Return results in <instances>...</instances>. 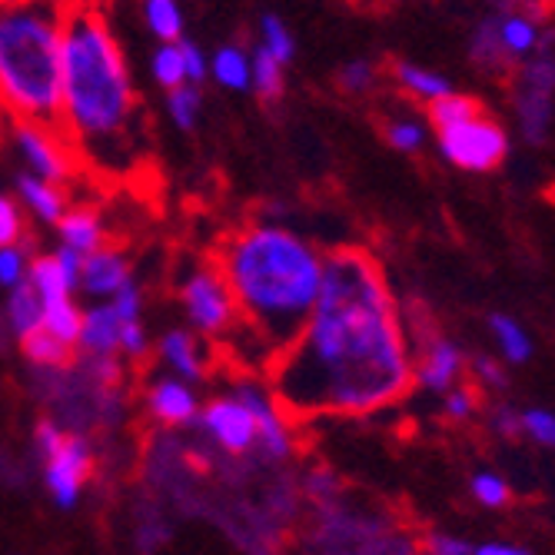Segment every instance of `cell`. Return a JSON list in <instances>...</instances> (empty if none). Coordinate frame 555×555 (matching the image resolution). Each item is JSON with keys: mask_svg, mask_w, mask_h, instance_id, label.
Listing matches in <instances>:
<instances>
[{"mask_svg": "<svg viewBox=\"0 0 555 555\" xmlns=\"http://www.w3.org/2000/svg\"><path fill=\"white\" fill-rule=\"evenodd\" d=\"M410 389V349L379 263L357 246L333 249L307 326L270 366L280 413L286 423L366 416Z\"/></svg>", "mask_w": 555, "mask_h": 555, "instance_id": "1", "label": "cell"}, {"mask_svg": "<svg viewBox=\"0 0 555 555\" xmlns=\"http://www.w3.org/2000/svg\"><path fill=\"white\" fill-rule=\"evenodd\" d=\"M64 120L77 157L107 177L133 167L140 96L96 0H61Z\"/></svg>", "mask_w": 555, "mask_h": 555, "instance_id": "2", "label": "cell"}, {"mask_svg": "<svg viewBox=\"0 0 555 555\" xmlns=\"http://www.w3.org/2000/svg\"><path fill=\"white\" fill-rule=\"evenodd\" d=\"M217 267L230 283L243 330L257 339L270 370L317 307L320 249L283 227H246L220 243Z\"/></svg>", "mask_w": 555, "mask_h": 555, "instance_id": "3", "label": "cell"}, {"mask_svg": "<svg viewBox=\"0 0 555 555\" xmlns=\"http://www.w3.org/2000/svg\"><path fill=\"white\" fill-rule=\"evenodd\" d=\"M0 107L70 143L61 0H0Z\"/></svg>", "mask_w": 555, "mask_h": 555, "instance_id": "4", "label": "cell"}, {"mask_svg": "<svg viewBox=\"0 0 555 555\" xmlns=\"http://www.w3.org/2000/svg\"><path fill=\"white\" fill-rule=\"evenodd\" d=\"M180 302L186 310V320L210 339H230L240 326V310L230 293L227 276L220 273L217 260L199 263L180 286Z\"/></svg>", "mask_w": 555, "mask_h": 555, "instance_id": "5", "label": "cell"}, {"mask_svg": "<svg viewBox=\"0 0 555 555\" xmlns=\"http://www.w3.org/2000/svg\"><path fill=\"white\" fill-rule=\"evenodd\" d=\"M439 146H442L446 160H452L463 170H473V173L495 170L509 154L506 133H502V127L495 120H489L486 114L439 130Z\"/></svg>", "mask_w": 555, "mask_h": 555, "instance_id": "6", "label": "cell"}, {"mask_svg": "<svg viewBox=\"0 0 555 555\" xmlns=\"http://www.w3.org/2000/svg\"><path fill=\"white\" fill-rule=\"evenodd\" d=\"M233 399H240L243 406L249 410L257 423V446H260V456L267 463H283L289 452H293V436H289V426H286V416L280 413L276 399L270 392V386H260L254 379L240 376L233 383Z\"/></svg>", "mask_w": 555, "mask_h": 555, "instance_id": "7", "label": "cell"}, {"mask_svg": "<svg viewBox=\"0 0 555 555\" xmlns=\"http://www.w3.org/2000/svg\"><path fill=\"white\" fill-rule=\"evenodd\" d=\"M93 473V446L83 433H67L64 446L43 463V482L61 509H74Z\"/></svg>", "mask_w": 555, "mask_h": 555, "instance_id": "8", "label": "cell"}, {"mask_svg": "<svg viewBox=\"0 0 555 555\" xmlns=\"http://www.w3.org/2000/svg\"><path fill=\"white\" fill-rule=\"evenodd\" d=\"M14 140L24 150V157L30 160V167L40 173V180L50 183H67L77 170V154L67 140H61L57 133H50L43 127L14 120Z\"/></svg>", "mask_w": 555, "mask_h": 555, "instance_id": "9", "label": "cell"}, {"mask_svg": "<svg viewBox=\"0 0 555 555\" xmlns=\"http://www.w3.org/2000/svg\"><path fill=\"white\" fill-rule=\"evenodd\" d=\"M199 426L204 433L227 449L230 456H249L257 449V423L249 416V410L233 396H220L207 402L204 413H199Z\"/></svg>", "mask_w": 555, "mask_h": 555, "instance_id": "10", "label": "cell"}, {"mask_svg": "<svg viewBox=\"0 0 555 555\" xmlns=\"http://www.w3.org/2000/svg\"><path fill=\"white\" fill-rule=\"evenodd\" d=\"M130 283V263L120 249L114 246H100L93 254L83 257V267H80V283L83 293L90 296H114L120 286Z\"/></svg>", "mask_w": 555, "mask_h": 555, "instance_id": "11", "label": "cell"}, {"mask_svg": "<svg viewBox=\"0 0 555 555\" xmlns=\"http://www.w3.org/2000/svg\"><path fill=\"white\" fill-rule=\"evenodd\" d=\"M146 410L160 426H186L196 420V396L177 379H157L146 389Z\"/></svg>", "mask_w": 555, "mask_h": 555, "instance_id": "12", "label": "cell"}, {"mask_svg": "<svg viewBox=\"0 0 555 555\" xmlns=\"http://www.w3.org/2000/svg\"><path fill=\"white\" fill-rule=\"evenodd\" d=\"M117 339H120V320H117L111 302H107V307H93V310L83 313L77 346L87 352V357H114Z\"/></svg>", "mask_w": 555, "mask_h": 555, "instance_id": "13", "label": "cell"}, {"mask_svg": "<svg viewBox=\"0 0 555 555\" xmlns=\"http://www.w3.org/2000/svg\"><path fill=\"white\" fill-rule=\"evenodd\" d=\"M160 357L167 360V366L173 373H180L183 379H204L207 376V357L204 346H199L196 336L183 333V330H170L160 343Z\"/></svg>", "mask_w": 555, "mask_h": 555, "instance_id": "14", "label": "cell"}, {"mask_svg": "<svg viewBox=\"0 0 555 555\" xmlns=\"http://www.w3.org/2000/svg\"><path fill=\"white\" fill-rule=\"evenodd\" d=\"M4 323L17 339H24L27 333L43 326V299L27 276L14 286V293L8 299V320Z\"/></svg>", "mask_w": 555, "mask_h": 555, "instance_id": "15", "label": "cell"}, {"mask_svg": "<svg viewBox=\"0 0 555 555\" xmlns=\"http://www.w3.org/2000/svg\"><path fill=\"white\" fill-rule=\"evenodd\" d=\"M21 349H24V357L34 370H70L77 360H74V346L61 343L57 336H50L43 326L27 333L21 339Z\"/></svg>", "mask_w": 555, "mask_h": 555, "instance_id": "16", "label": "cell"}, {"mask_svg": "<svg viewBox=\"0 0 555 555\" xmlns=\"http://www.w3.org/2000/svg\"><path fill=\"white\" fill-rule=\"evenodd\" d=\"M17 190L27 199V207L40 220H47V223H57L67 214V196H64L61 183H50V180H37L30 173H21L17 177Z\"/></svg>", "mask_w": 555, "mask_h": 555, "instance_id": "17", "label": "cell"}, {"mask_svg": "<svg viewBox=\"0 0 555 555\" xmlns=\"http://www.w3.org/2000/svg\"><path fill=\"white\" fill-rule=\"evenodd\" d=\"M61 236H64V246L77 249V254H93V249L104 246V223L100 217L90 210V207H77V210H67L61 220Z\"/></svg>", "mask_w": 555, "mask_h": 555, "instance_id": "18", "label": "cell"}, {"mask_svg": "<svg viewBox=\"0 0 555 555\" xmlns=\"http://www.w3.org/2000/svg\"><path fill=\"white\" fill-rule=\"evenodd\" d=\"M460 366H463V357H460V349L446 343V339H436L429 349H426V357L420 363V383L442 392L452 386V379L460 376Z\"/></svg>", "mask_w": 555, "mask_h": 555, "instance_id": "19", "label": "cell"}, {"mask_svg": "<svg viewBox=\"0 0 555 555\" xmlns=\"http://www.w3.org/2000/svg\"><path fill=\"white\" fill-rule=\"evenodd\" d=\"M552 104H555V93H542V90H529L519 87L516 90V107H519V124L529 143H542L548 127H552Z\"/></svg>", "mask_w": 555, "mask_h": 555, "instance_id": "20", "label": "cell"}, {"mask_svg": "<svg viewBox=\"0 0 555 555\" xmlns=\"http://www.w3.org/2000/svg\"><path fill=\"white\" fill-rule=\"evenodd\" d=\"M469 54L489 74H506L509 70L513 57L506 54V47H502V40H499V17H489V21H482L476 27L473 43H469Z\"/></svg>", "mask_w": 555, "mask_h": 555, "instance_id": "21", "label": "cell"}, {"mask_svg": "<svg viewBox=\"0 0 555 555\" xmlns=\"http://www.w3.org/2000/svg\"><path fill=\"white\" fill-rule=\"evenodd\" d=\"M249 87L257 90V96L263 100V104H280L283 100V64L270 54L267 47H260L254 61H249Z\"/></svg>", "mask_w": 555, "mask_h": 555, "instance_id": "22", "label": "cell"}, {"mask_svg": "<svg viewBox=\"0 0 555 555\" xmlns=\"http://www.w3.org/2000/svg\"><path fill=\"white\" fill-rule=\"evenodd\" d=\"M80 326H83V313L74 307L70 296H61L54 302H43V330L50 336H57L67 346H77L80 339Z\"/></svg>", "mask_w": 555, "mask_h": 555, "instance_id": "23", "label": "cell"}, {"mask_svg": "<svg viewBox=\"0 0 555 555\" xmlns=\"http://www.w3.org/2000/svg\"><path fill=\"white\" fill-rule=\"evenodd\" d=\"M486 114L482 104L476 96H466V93H446V96H436L429 100V120L436 130H446V127H456L463 120H473Z\"/></svg>", "mask_w": 555, "mask_h": 555, "instance_id": "24", "label": "cell"}, {"mask_svg": "<svg viewBox=\"0 0 555 555\" xmlns=\"http://www.w3.org/2000/svg\"><path fill=\"white\" fill-rule=\"evenodd\" d=\"M499 40H502V47H506L509 57H522L539 43V30L529 17L506 14V17H499Z\"/></svg>", "mask_w": 555, "mask_h": 555, "instance_id": "25", "label": "cell"}, {"mask_svg": "<svg viewBox=\"0 0 555 555\" xmlns=\"http://www.w3.org/2000/svg\"><path fill=\"white\" fill-rule=\"evenodd\" d=\"M392 77L406 87V90H413L416 96H423V100H436V96H446V93H452V87H449V80L446 77H439V74H429V70H423V67H413V64H392Z\"/></svg>", "mask_w": 555, "mask_h": 555, "instance_id": "26", "label": "cell"}, {"mask_svg": "<svg viewBox=\"0 0 555 555\" xmlns=\"http://www.w3.org/2000/svg\"><path fill=\"white\" fill-rule=\"evenodd\" d=\"M27 280L34 283V289L40 293L43 302H54L61 296H70V286H67L61 267H57V257H37L30 263V276Z\"/></svg>", "mask_w": 555, "mask_h": 555, "instance_id": "27", "label": "cell"}, {"mask_svg": "<svg viewBox=\"0 0 555 555\" xmlns=\"http://www.w3.org/2000/svg\"><path fill=\"white\" fill-rule=\"evenodd\" d=\"M143 14H146L150 30H154L164 43L180 40V34H183V17H180V11H177L173 0H146V4H143Z\"/></svg>", "mask_w": 555, "mask_h": 555, "instance_id": "28", "label": "cell"}, {"mask_svg": "<svg viewBox=\"0 0 555 555\" xmlns=\"http://www.w3.org/2000/svg\"><path fill=\"white\" fill-rule=\"evenodd\" d=\"M214 74L223 87L230 90H246L249 87V57L240 47H223L214 57Z\"/></svg>", "mask_w": 555, "mask_h": 555, "instance_id": "29", "label": "cell"}, {"mask_svg": "<svg viewBox=\"0 0 555 555\" xmlns=\"http://www.w3.org/2000/svg\"><path fill=\"white\" fill-rule=\"evenodd\" d=\"M489 323H492V333H495L502 352H506L513 363H526L532 357V343H529V336L522 333V326L516 320H509V317H492Z\"/></svg>", "mask_w": 555, "mask_h": 555, "instance_id": "30", "label": "cell"}, {"mask_svg": "<svg viewBox=\"0 0 555 555\" xmlns=\"http://www.w3.org/2000/svg\"><path fill=\"white\" fill-rule=\"evenodd\" d=\"M154 77L160 80V87L173 90V87H183L186 80V67H183V50L180 43H164L154 57Z\"/></svg>", "mask_w": 555, "mask_h": 555, "instance_id": "31", "label": "cell"}, {"mask_svg": "<svg viewBox=\"0 0 555 555\" xmlns=\"http://www.w3.org/2000/svg\"><path fill=\"white\" fill-rule=\"evenodd\" d=\"M24 240H30V230L24 223L21 207L11 196H0V246H17Z\"/></svg>", "mask_w": 555, "mask_h": 555, "instance_id": "32", "label": "cell"}, {"mask_svg": "<svg viewBox=\"0 0 555 555\" xmlns=\"http://www.w3.org/2000/svg\"><path fill=\"white\" fill-rule=\"evenodd\" d=\"M263 47L270 50V54H273L280 64H289V61L296 57V43H293L289 30H286L283 21L273 17V14L263 17Z\"/></svg>", "mask_w": 555, "mask_h": 555, "instance_id": "33", "label": "cell"}, {"mask_svg": "<svg viewBox=\"0 0 555 555\" xmlns=\"http://www.w3.org/2000/svg\"><path fill=\"white\" fill-rule=\"evenodd\" d=\"M167 107H170V117H173L177 127L193 130L196 114H199V93H196V87H173Z\"/></svg>", "mask_w": 555, "mask_h": 555, "instance_id": "34", "label": "cell"}, {"mask_svg": "<svg viewBox=\"0 0 555 555\" xmlns=\"http://www.w3.org/2000/svg\"><path fill=\"white\" fill-rule=\"evenodd\" d=\"M336 83H339V90H346V93H366V90L376 83V67H373L370 61H349V64L339 70Z\"/></svg>", "mask_w": 555, "mask_h": 555, "instance_id": "35", "label": "cell"}, {"mask_svg": "<svg viewBox=\"0 0 555 555\" xmlns=\"http://www.w3.org/2000/svg\"><path fill=\"white\" fill-rule=\"evenodd\" d=\"M64 439H67V433H64V426L57 423V420H43L37 429H34V456L40 460V463H47L54 452L64 446Z\"/></svg>", "mask_w": 555, "mask_h": 555, "instance_id": "36", "label": "cell"}, {"mask_svg": "<svg viewBox=\"0 0 555 555\" xmlns=\"http://www.w3.org/2000/svg\"><path fill=\"white\" fill-rule=\"evenodd\" d=\"M27 276L24 246H0V286H17Z\"/></svg>", "mask_w": 555, "mask_h": 555, "instance_id": "37", "label": "cell"}, {"mask_svg": "<svg viewBox=\"0 0 555 555\" xmlns=\"http://www.w3.org/2000/svg\"><path fill=\"white\" fill-rule=\"evenodd\" d=\"M473 492H476V499L482 502V506H492V509L506 506V502H509V486L502 482L499 476H489V473H479L473 479Z\"/></svg>", "mask_w": 555, "mask_h": 555, "instance_id": "38", "label": "cell"}, {"mask_svg": "<svg viewBox=\"0 0 555 555\" xmlns=\"http://www.w3.org/2000/svg\"><path fill=\"white\" fill-rule=\"evenodd\" d=\"M423 127L420 124H410V120H392L386 124V140L396 146V150H406V154H413V150L423 146Z\"/></svg>", "mask_w": 555, "mask_h": 555, "instance_id": "39", "label": "cell"}, {"mask_svg": "<svg viewBox=\"0 0 555 555\" xmlns=\"http://www.w3.org/2000/svg\"><path fill=\"white\" fill-rule=\"evenodd\" d=\"M519 423H522V429H526L535 442L555 446V416H552V413H545V410H529V413L519 416Z\"/></svg>", "mask_w": 555, "mask_h": 555, "instance_id": "40", "label": "cell"}, {"mask_svg": "<svg viewBox=\"0 0 555 555\" xmlns=\"http://www.w3.org/2000/svg\"><path fill=\"white\" fill-rule=\"evenodd\" d=\"M111 307H114V313H117V320H120V323L140 320V289L133 286V280L114 293V302H111Z\"/></svg>", "mask_w": 555, "mask_h": 555, "instance_id": "41", "label": "cell"}, {"mask_svg": "<svg viewBox=\"0 0 555 555\" xmlns=\"http://www.w3.org/2000/svg\"><path fill=\"white\" fill-rule=\"evenodd\" d=\"M117 349H124L130 360H137V357H143V352H146V333H143V326H140L137 320H130V323H120V339H117Z\"/></svg>", "mask_w": 555, "mask_h": 555, "instance_id": "42", "label": "cell"}, {"mask_svg": "<svg viewBox=\"0 0 555 555\" xmlns=\"http://www.w3.org/2000/svg\"><path fill=\"white\" fill-rule=\"evenodd\" d=\"M54 257H57V267H61V273H64V280H67V286L74 289V286L80 283L83 254H77V249H70V246H61Z\"/></svg>", "mask_w": 555, "mask_h": 555, "instance_id": "43", "label": "cell"}, {"mask_svg": "<svg viewBox=\"0 0 555 555\" xmlns=\"http://www.w3.org/2000/svg\"><path fill=\"white\" fill-rule=\"evenodd\" d=\"M307 492H310L313 499H320L323 506H330V499L339 492V482H336L330 473H313V476L307 479Z\"/></svg>", "mask_w": 555, "mask_h": 555, "instance_id": "44", "label": "cell"}, {"mask_svg": "<svg viewBox=\"0 0 555 555\" xmlns=\"http://www.w3.org/2000/svg\"><path fill=\"white\" fill-rule=\"evenodd\" d=\"M183 50V67H186V77L190 80H204L207 77V64H204V54H199V47L196 43H180Z\"/></svg>", "mask_w": 555, "mask_h": 555, "instance_id": "45", "label": "cell"}, {"mask_svg": "<svg viewBox=\"0 0 555 555\" xmlns=\"http://www.w3.org/2000/svg\"><path fill=\"white\" fill-rule=\"evenodd\" d=\"M473 413V392L469 389H460L446 399V416L449 420H466Z\"/></svg>", "mask_w": 555, "mask_h": 555, "instance_id": "46", "label": "cell"}, {"mask_svg": "<svg viewBox=\"0 0 555 555\" xmlns=\"http://www.w3.org/2000/svg\"><path fill=\"white\" fill-rule=\"evenodd\" d=\"M429 552L433 555H473V548L460 539H449V535H433L429 539Z\"/></svg>", "mask_w": 555, "mask_h": 555, "instance_id": "47", "label": "cell"}, {"mask_svg": "<svg viewBox=\"0 0 555 555\" xmlns=\"http://www.w3.org/2000/svg\"><path fill=\"white\" fill-rule=\"evenodd\" d=\"M21 479H24V469L11 460V452H0V482L21 486Z\"/></svg>", "mask_w": 555, "mask_h": 555, "instance_id": "48", "label": "cell"}, {"mask_svg": "<svg viewBox=\"0 0 555 555\" xmlns=\"http://www.w3.org/2000/svg\"><path fill=\"white\" fill-rule=\"evenodd\" d=\"M476 370L482 373V379H486V383H492V386H499V389L506 386V376L499 373V366H495V363H489V360H476Z\"/></svg>", "mask_w": 555, "mask_h": 555, "instance_id": "49", "label": "cell"}, {"mask_svg": "<svg viewBox=\"0 0 555 555\" xmlns=\"http://www.w3.org/2000/svg\"><path fill=\"white\" fill-rule=\"evenodd\" d=\"M473 555H529V552L526 548H516V545H499V542H492V545L473 548Z\"/></svg>", "mask_w": 555, "mask_h": 555, "instance_id": "50", "label": "cell"}, {"mask_svg": "<svg viewBox=\"0 0 555 555\" xmlns=\"http://www.w3.org/2000/svg\"><path fill=\"white\" fill-rule=\"evenodd\" d=\"M495 423H499V429H502V433H509V436H516V429L522 426V423H519V416H516L513 410H499V413H495Z\"/></svg>", "mask_w": 555, "mask_h": 555, "instance_id": "51", "label": "cell"}, {"mask_svg": "<svg viewBox=\"0 0 555 555\" xmlns=\"http://www.w3.org/2000/svg\"><path fill=\"white\" fill-rule=\"evenodd\" d=\"M499 4H516V0H499Z\"/></svg>", "mask_w": 555, "mask_h": 555, "instance_id": "52", "label": "cell"}, {"mask_svg": "<svg viewBox=\"0 0 555 555\" xmlns=\"http://www.w3.org/2000/svg\"><path fill=\"white\" fill-rule=\"evenodd\" d=\"M0 330H4V320H0Z\"/></svg>", "mask_w": 555, "mask_h": 555, "instance_id": "53", "label": "cell"}]
</instances>
